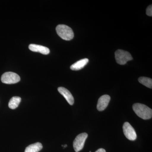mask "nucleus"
<instances>
[{
  "instance_id": "nucleus-1",
  "label": "nucleus",
  "mask_w": 152,
  "mask_h": 152,
  "mask_svg": "<svg viewBox=\"0 0 152 152\" xmlns=\"http://www.w3.org/2000/svg\"><path fill=\"white\" fill-rule=\"evenodd\" d=\"M133 109L136 115L143 119H150L152 118V109L145 105L135 103L133 105Z\"/></svg>"
},
{
  "instance_id": "nucleus-2",
  "label": "nucleus",
  "mask_w": 152,
  "mask_h": 152,
  "mask_svg": "<svg viewBox=\"0 0 152 152\" xmlns=\"http://www.w3.org/2000/svg\"><path fill=\"white\" fill-rule=\"evenodd\" d=\"M57 34L60 37L65 40L72 39L74 37L73 30L70 27L65 25H59L56 28Z\"/></svg>"
},
{
  "instance_id": "nucleus-3",
  "label": "nucleus",
  "mask_w": 152,
  "mask_h": 152,
  "mask_svg": "<svg viewBox=\"0 0 152 152\" xmlns=\"http://www.w3.org/2000/svg\"><path fill=\"white\" fill-rule=\"evenodd\" d=\"M115 58L117 63L121 65L126 64L128 61L133 60L132 57L129 52L122 50H117L115 52Z\"/></svg>"
},
{
  "instance_id": "nucleus-4",
  "label": "nucleus",
  "mask_w": 152,
  "mask_h": 152,
  "mask_svg": "<svg viewBox=\"0 0 152 152\" xmlns=\"http://www.w3.org/2000/svg\"><path fill=\"white\" fill-rule=\"evenodd\" d=\"M1 80L4 83L12 84L18 83L20 80V78L18 74L12 72H7L3 74Z\"/></svg>"
},
{
  "instance_id": "nucleus-5",
  "label": "nucleus",
  "mask_w": 152,
  "mask_h": 152,
  "mask_svg": "<svg viewBox=\"0 0 152 152\" xmlns=\"http://www.w3.org/2000/svg\"><path fill=\"white\" fill-rule=\"evenodd\" d=\"M86 133H82L76 137L73 142V147L76 152H78L83 148L85 142L88 137Z\"/></svg>"
},
{
  "instance_id": "nucleus-6",
  "label": "nucleus",
  "mask_w": 152,
  "mask_h": 152,
  "mask_svg": "<svg viewBox=\"0 0 152 152\" xmlns=\"http://www.w3.org/2000/svg\"><path fill=\"white\" fill-rule=\"evenodd\" d=\"M123 132L125 137L131 141H134L137 137V134L135 130L130 124L128 122H125L123 125Z\"/></svg>"
},
{
  "instance_id": "nucleus-7",
  "label": "nucleus",
  "mask_w": 152,
  "mask_h": 152,
  "mask_svg": "<svg viewBox=\"0 0 152 152\" xmlns=\"http://www.w3.org/2000/svg\"><path fill=\"white\" fill-rule=\"evenodd\" d=\"M110 100V97L108 95H104L102 96L98 101L97 108L99 111H102L108 105Z\"/></svg>"
},
{
  "instance_id": "nucleus-8",
  "label": "nucleus",
  "mask_w": 152,
  "mask_h": 152,
  "mask_svg": "<svg viewBox=\"0 0 152 152\" xmlns=\"http://www.w3.org/2000/svg\"><path fill=\"white\" fill-rule=\"evenodd\" d=\"M59 92L64 97L71 105H72L74 103V99L72 94L69 90L64 87H59L58 89Z\"/></svg>"
},
{
  "instance_id": "nucleus-9",
  "label": "nucleus",
  "mask_w": 152,
  "mask_h": 152,
  "mask_svg": "<svg viewBox=\"0 0 152 152\" xmlns=\"http://www.w3.org/2000/svg\"><path fill=\"white\" fill-rule=\"evenodd\" d=\"M29 49L32 51L41 53L44 55H48L50 52L48 48L36 44L30 45L29 46Z\"/></svg>"
},
{
  "instance_id": "nucleus-10",
  "label": "nucleus",
  "mask_w": 152,
  "mask_h": 152,
  "mask_svg": "<svg viewBox=\"0 0 152 152\" xmlns=\"http://www.w3.org/2000/svg\"><path fill=\"white\" fill-rule=\"evenodd\" d=\"M89 62L88 58H84L76 62L71 66V70L73 71H78L82 69Z\"/></svg>"
},
{
  "instance_id": "nucleus-11",
  "label": "nucleus",
  "mask_w": 152,
  "mask_h": 152,
  "mask_svg": "<svg viewBox=\"0 0 152 152\" xmlns=\"http://www.w3.org/2000/svg\"><path fill=\"white\" fill-rule=\"evenodd\" d=\"M42 144L40 142H37L31 144L26 148L25 152H38L42 149Z\"/></svg>"
},
{
  "instance_id": "nucleus-12",
  "label": "nucleus",
  "mask_w": 152,
  "mask_h": 152,
  "mask_svg": "<svg viewBox=\"0 0 152 152\" xmlns=\"http://www.w3.org/2000/svg\"><path fill=\"white\" fill-rule=\"evenodd\" d=\"M21 101V99L18 96H14L11 98L9 103V107L10 108L14 110L19 106Z\"/></svg>"
},
{
  "instance_id": "nucleus-13",
  "label": "nucleus",
  "mask_w": 152,
  "mask_h": 152,
  "mask_svg": "<svg viewBox=\"0 0 152 152\" xmlns=\"http://www.w3.org/2000/svg\"><path fill=\"white\" fill-rule=\"evenodd\" d=\"M138 81L142 84L149 88L152 89V80L151 79L146 77H142L139 78Z\"/></svg>"
},
{
  "instance_id": "nucleus-14",
  "label": "nucleus",
  "mask_w": 152,
  "mask_h": 152,
  "mask_svg": "<svg viewBox=\"0 0 152 152\" xmlns=\"http://www.w3.org/2000/svg\"><path fill=\"white\" fill-rule=\"evenodd\" d=\"M146 15L149 16H152V6L151 5L146 9Z\"/></svg>"
},
{
  "instance_id": "nucleus-15",
  "label": "nucleus",
  "mask_w": 152,
  "mask_h": 152,
  "mask_svg": "<svg viewBox=\"0 0 152 152\" xmlns=\"http://www.w3.org/2000/svg\"><path fill=\"white\" fill-rule=\"evenodd\" d=\"M95 152H106L105 150L103 148H100Z\"/></svg>"
},
{
  "instance_id": "nucleus-16",
  "label": "nucleus",
  "mask_w": 152,
  "mask_h": 152,
  "mask_svg": "<svg viewBox=\"0 0 152 152\" xmlns=\"http://www.w3.org/2000/svg\"><path fill=\"white\" fill-rule=\"evenodd\" d=\"M62 146L64 147V148H65L67 146V145H62Z\"/></svg>"
}]
</instances>
